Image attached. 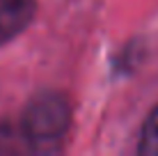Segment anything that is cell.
Wrapping results in <instances>:
<instances>
[{"label": "cell", "mask_w": 158, "mask_h": 156, "mask_svg": "<svg viewBox=\"0 0 158 156\" xmlns=\"http://www.w3.org/2000/svg\"><path fill=\"white\" fill-rule=\"evenodd\" d=\"M71 122V106L60 92H41L25 106L21 131L35 147H55Z\"/></svg>", "instance_id": "6da1fadb"}, {"label": "cell", "mask_w": 158, "mask_h": 156, "mask_svg": "<svg viewBox=\"0 0 158 156\" xmlns=\"http://www.w3.org/2000/svg\"><path fill=\"white\" fill-rule=\"evenodd\" d=\"M37 0H0V44L14 39L32 23Z\"/></svg>", "instance_id": "7a4b0ae2"}, {"label": "cell", "mask_w": 158, "mask_h": 156, "mask_svg": "<svg viewBox=\"0 0 158 156\" xmlns=\"http://www.w3.org/2000/svg\"><path fill=\"white\" fill-rule=\"evenodd\" d=\"M138 152L144 156H158V106L149 112V117L144 122Z\"/></svg>", "instance_id": "3957f363"}]
</instances>
